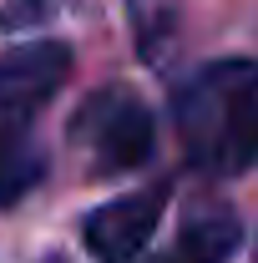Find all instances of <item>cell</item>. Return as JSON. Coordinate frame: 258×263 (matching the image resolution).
<instances>
[{
  "label": "cell",
  "instance_id": "cell-1",
  "mask_svg": "<svg viewBox=\"0 0 258 263\" xmlns=\"http://www.w3.org/2000/svg\"><path fill=\"white\" fill-rule=\"evenodd\" d=\"M172 122L193 172L238 177L258 167V61H213L188 76Z\"/></svg>",
  "mask_w": 258,
  "mask_h": 263
},
{
  "label": "cell",
  "instance_id": "cell-2",
  "mask_svg": "<svg viewBox=\"0 0 258 263\" xmlns=\"http://www.w3.org/2000/svg\"><path fill=\"white\" fill-rule=\"evenodd\" d=\"M71 147L97 167V172H132L152 157L157 122L142 101L122 86H101L76 106L71 117Z\"/></svg>",
  "mask_w": 258,
  "mask_h": 263
},
{
  "label": "cell",
  "instance_id": "cell-3",
  "mask_svg": "<svg viewBox=\"0 0 258 263\" xmlns=\"http://www.w3.org/2000/svg\"><path fill=\"white\" fill-rule=\"evenodd\" d=\"M71 76V51L61 41H35L0 56V132H26L31 117Z\"/></svg>",
  "mask_w": 258,
  "mask_h": 263
},
{
  "label": "cell",
  "instance_id": "cell-4",
  "mask_svg": "<svg viewBox=\"0 0 258 263\" xmlns=\"http://www.w3.org/2000/svg\"><path fill=\"white\" fill-rule=\"evenodd\" d=\"M162 202H167V193L147 187V193H127L117 202H106V208H97L86 218V228H81V238L97 253V263H132L137 258L162 223Z\"/></svg>",
  "mask_w": 258,
  "mask_h": 263
},
{
  "label": "cell",
  "instance_id": "cell-5",
  "mask_svg": "<svg viewBox=\"0 0 258 263\" xmlns=\"http://www.w3.org/2000/svg\"><path fill=\"white\" fill-rule=\"evenodd\" d=\"M238 238H243V228H238L233 208H193V218L182 223V238H177V258L182 263H228Z\"/></svg>",
  "mask_w": 258,
  "mask_h": 263
},
{
  "label": "cell",
  "instance_id": "cell-6",
  "mask_svg": "<svg viewBox=\"0 0 258 263\" xmlns=\"http://www.w3.org/2000/svg\"><path fill=\"white\" fill-rule=\"evenodd\" d=\"M46 177V157L31 147L26 132H0V208L21 202Z\"/></svg>",
  "mask_w": 258,
  "mask_h": 263
},
{
  "label": "cell",
  "instance_id": "cell-7",
  "mask_svg": "<svg viewBox=\"0 0 258 263\" xmlns=\"http://www.w3.org/2000/svg\"><path fill=\"white\" fill-rule=\"evenodd\" d=\"M127 5L137 15L142 46H157V31H167V21H172V0H127Z\"/></svg>",
  "mask_w": 258,
  "mask_h": 263
},
{
  "label": "cell",
  "instance_id": "cell-8",
  "mask_svg": "<svg viewBox=\"0 0 258 263\" xmlns=\"http://www.w3.org/2000/svg\"><path fill=\"white\" fill-rule=\"evenodd\" d=\"M172 263H182V258H172Z\"/></svg>",
  "mask_w": 258,
  "mask_h": 263
}]
</instances>
